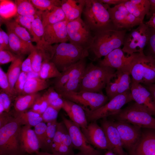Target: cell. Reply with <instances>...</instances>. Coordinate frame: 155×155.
Here are the masks:
<instances>
[{
  "label": "cell",
  "instance_id": "74e56055",
  "mask_svg": "<svg viewBox=\"0 0 155 155\" xmlns=\"http://www.w3.org/2000/svg\"><path fill=\"white\" fill-rule=\"evenodd\" d=\"M33 6L39 11H43L56 7L61 6V0H30Z\"/></svg>",
  "mask_w": 155,
  "mask_h": 155
},
{
  "label": "cell",
  "instance_id": "bcb514c9",
  "mask_svg": "<svg viewBox=\"0 0 155 155\" xmlns=\"http://www.w3.org/2000/svg\"><path fill=\"white\" fill-rule=\"evenodd\" d=\"M39 15L21 16L17 14L14 16V20L19 24L27 29L31 35V24L33 20Z\"/></svg>",
  "mask_w": 155,
  "mask_h": 155
},
{
  "label": "cell",
  "instance_id": "f35d334b",
  "mask_svg": "<svg viewBox=\"0 0 155 155\" xmlns=\"http://www.w3.org/2000/svg\"><path fill=\"white\" fill-rule=\"evenodd\" d=\"M120 72L116 71L114 76L113 77V81L112 78L107 83L105 87L106 96L109 100L118 95V82L119 79Z\"/></svg>",
  "mask_w": 155,
  "mask_h": 155
},
{
  "label": "cell",
  "instance_id": "11a10c76",
  "mask_svg": "<svg viewBox=\"0 0 155 155\" xmlns=\"http://www.w3.org/2000/svg\"><path fill=\"white\" fill-rule=\"evenodd\" d=\"M16 55L9 50H0V65L7 63L11 62L17 57Z\"/></svg>",
  "mask_w": 155,
  "mask_h": 155
},
{
  "label": "cell",
  "instance_id": "7bdbcfd3",
  "mask_svg": "<svg viewBox=\"0 0 155 155\" xmlns=\"http://www.w3.org/2000/svg\"><path fill=\"white\" fill-rule=\"evenodd\" d=\"M56 155H74L73 148L62 143H53L51 149Z\"/></svg>",
  "mask_w": 155,
  "mask_h": 155
},
{
  "label": "cell",
  "instance_id": "603a6c76",
  "mask_svg": "<svg viewBox=\"0 0 155 155\" xmlns=\"http://www.w3.org/2000/svg\"><path fill=\"white\" fill-rule=\"evenodd\" d=\"M31 127L24 125L21 127L20 141L24 152L30 154L39 152L40 146L38 140L34 130Z\"/></svg>",
  "mask_w": 155,
  "mask_h": 155
},
{
  "label": "cell",
  "instance_id": "d4e9b609",
  "mask_svg": "<svg viewBox=\"0 0 155 155\" xmlns=\"http://www.w3.org/2000/svg\"><path fill=\"white\" fill-rule=\"evenodd\" d=\"M9 37V50L17 55H30L35 48L32 43L25 42L13 33L7 31Z\"/></svg>",
  "mask_w": 155,
  "mask_h": 155
},
{
  "label": "cell",
  "instance_id": "ba28073f",
  "mask_svg": "<svg viewBox=\"0 0 155 155\" xmlns=\"http://www.w3.org/2000/svg\"><path fill=\"white\" fill-rule=\"evenodd\" d=\"M132 100L130 90L117 95L105 104L94 111H91L87 108L82 107L85 111L88 121L93 122L115 115L125 104Z\"/></svg>",
  "mask_w": 155,
  "mask_h": 155
},
{
  "label": "cell",
  "instance_id": "484cf974",
  "mask_svg": "<svg viewBox=\"0 0 155 155\" xmlns=\"http://www.w3.org/2000/svg\"><path fill=\"white\" fill-rule=\"evenodd\" d=\"M122 3L130 13L142 22L149 12V0H126Z\"/></svg>",
  "mask_w": 155,
  "mask_h": 155
},
{
  "label": "cell",
  "instance_id": "d590c367",
  "mask_svg": "<svg viewBox=\"0 0 155 155\" xmlns=\"http://www.w3.org/2000/svg\"><path fill=\"white\" fill-rule=\"evenodd\" d=\"M56 44L52 45L43 39L36 43V48L42 56L43 61H51L55 52Z\"/></svg>",
  "mask_w": 155,
  "mask_h": 155
},
{
  "label": "cell",
  "instance_id": "db71d44e",
  "mask_svg": "<svg viewBox=\"0 0 155 155\" xmlns=\"http://www.w3.org/2000/svg\"><path fill=\"white\" fill-rule=\"evenodd\" d=\"M15 99L1 90L0 91V104L5 109V112L8 113L10 109L12 102Z\"/></svg>",
  "mask_w": 155,
  "mask_h": 155
},
{
  "label": "cell",
  "instance_id": "b9f144b4",
  "mask_svg": "<svg viewBox=\"0 0 155 155\" xmlns=\"http://www.w3.org/2000/svg\"><path fill=\"white\" fill-rule=\"evenodd\" d=\"M70 66L61 72V75L55 78L53 82V87L58 92L61 90L68 81L69 77Z\"/></svg>",
  "mask_w": 155,
  "mask_h": 155
},
{
  "label": "cell",
  "instance_id": "d6a6232c",
  "mask_svg": "<svg viewBox=\"0 0 155 155\" xmlns=\"http://www.w3.org/2000/svg\"><path fill=\"white\" fill-rule=\"evenodd\" d=\"M51 106L59 111L62 108L64 99L54 89L53 87H49L42 96Z\"/></svg>",
  "mask_w": 155,
  "mask_h": 155
},
{
  "label": "cell",
  "instance_id": "5b68a950",
  "mask_svg": "<svg viewBox=\"0 0 155 155\" xmlns=\"http://www.w3.org/2000/svg\"><path fill=\"white\" fill-rule=\"evenodd\" d=\"M130 74L132 81L147 86L155 84V61L144 52L133 53Z\"/></svg>",
  "mask_w": 155,
  "mask_h": 155
},
{
  "label": "cell",
  "instance_id": "8fae6325",
  "mask_svg": "<svg viewBox=\"0 0 155 155\" xmlns=\"http://www.w3.org/2000/svg\"><path fill=\"white\" fill-rule=\"evenodd\" d=\"M66 28L70 43L89 50L93 36L90 28L81 18L67 22Z\"/></svg>",
  "mask_w": 155,
  "mask_h": 155
},
{
  "label": "cell",
  "instance_id": "94428289",
  "mask_svg": "<svg viewBox=\"0 0 155 155\" xmlns=\"http://www.w3.org/2000/svg\"><path fill=\"white\" fill-rule=\"evenodd\" d=\"M126 0H99L101 2L109 5H117L122 3Z\"/></svg>",
  "mask_w": 155,
  "mask_h": 155
},
{
  "label": "cell",
  "instance_id": "7c38bea8",
  "mask_svg": "<svg viewBox=\"0 0 155 155\" xmlns=\"http://www.w3.org/2000/svg\"><path fill=\"white\" fill-rule=\"evenodd\" d=\"M62 118L69 134L73 148L84 155H100V151L94 148L87 140L80 127L64 116Z\"/></svg>",
  "mask_w": 155,
  "mask_h": 155
},
{
  "label": "cell",
  "instance_id": "60d3db41",
  "mask_svg": "<svg viewBox=\"0 0 155 155\" xmlns=\"http://www.w3.org/2000/svg\"><path fill=\"white\" fill-rule=\"evenodd\" d=\"M57 120L47 123L44 148L51 149L57 129Z\"/></svg>",
  "mask_w": 155,
  "mask_h": 155
},
{
  "label": "cell",
  "instance_id": "f5cc1de1",
  "mask_svg": "<svg viewBox=\"0 0 155 155\" xmlns=\"http://www.w3.org/2000/svg\"><path fill=\"white\" fill-rule=\"evenodd\" d=\"M59 111L51 106H48L42 115L43 121L48 123L57 120Z\"/></svg>",
  "mask_w": 155,
  "mask_h": 155
},
{
  "label": "cell",
  "instance_id": "4dcf8cb0",
  "mask_svg": "<svg viewBox=\"0 0 155 155\" xmlns=\"http://www.w3.org/2000/svg\"><path fill=\"white\" fill-rule=\"evenodd\" d=\"M7 31L15 34L23 41L32 43V38L30 34L24 27H22L14 20H4L3 21Z\"/></svg>",
  "mask_w": 155,
  "mask_h": 155
},
{
  "label": "cell",
  "instance_id": "3957f363",
  "mask_svg": "<svg viewBox=\"0 0 155 155\" xmlns=\"http://www.w3.org/2000/svg\"><path fill=\"white\" fill-rule=\"evenodd\" d=\"M127 30L108 29L94 32L90 50L95 59L104 57L113 50L123 45Z\"/></svg>",
  "mask_w": 155,
  "mask_h": 155
},
{
  "label": "cell",
  "instance_id": "c3c4849f",
  "mask_svg": "<svg viewBox=\"0 0 155 155\" xmlns=\"http://www.w3.org/2000/svg\"><path fill=\"white\" fill-rule=\"evenodd\" d=\"M31 61L33 71L38 73L41 67L43 61L42 55L36 48L31 53Z\"/></svg>",
  "mask_w": 155,
  "mask_h": 155
},
{
  "label": "cell",
  "instance_id": "277c9868",
  "mask_svg": "<svg viewBox=\"0 0 155 155\" xmlns=\"http://www.w3.org/2000/svg\"><path fill=\"white\" fill-rule=\"evenodd\" d=\"M22 125L16 117L0 127V155H23L20 141Z\"/></svg>",
  "mask_w": 155,
  "mask_h": 155
},
{
  "label": "cell",
  "instance_id": "52a82bcc",
  "mask_svg": "<svg viewBox=\"0 0 155 155\" xmlns=\"http://www.w3.org/2000/svg\"><path fill=\"white\" fill-rule=\"evenodd\" d=\"M89 55V50L70 42L56 44L51 61L60 72Z\"/></svg>",
  "mask_w": 155,
  "mask_h": 155
},
{
  "label": "cell",
  "instance_id": "6da1fadb",
  "mask_svg": "<svg viewBox=\"0 0 155 155\" xmlns=\"http://www.w3.org/2000/svg\"><path fill=\"white\" fill-rule=\"evenodd\" d=\"M109 7L99 0H86L82 13L84 22L91 31L95 32L106 30H117L111 18Z\"/></svg>",
  "mask_w": 155,
  "mask_h": 155
},
{
  "label": "cell",
  "instance_id": "681fc988",
  "mask_svg": "<svg viewBox=\"0 0 155 155\" xmlns=\"http://www.w3.org/2000/svg\"><path fill=\"white\" fill-rule=\"evenodd\" d=\"M48 106L47 102L42 96H40L35 100L30 110L42 115Z\"/></svg>",
  "mask_w": 155,
  "mask_h": 155
},
{
  "label": "cell",
  "instance_id": "be15d7a7",
  "mask_svg": "<svg viewBox=\"0 0 155 155\" xmlns=\"http://www.w3.org/2000/svg\"><path fill=\"white\" fill-rule=\"evenodd\" d=\"M147 88L151 93L155 103V84L147 86Z\"/></svg>",
  "mask_w": 155,
  "mask_h": 155
},
{
  "label": "cell",
  "instance_id": "9a60e30c",
  "mask_svg": "<svg viewBox=\"0 0 155 155\" xmlns=\"http://www.w3.org/2000/svg\"><path fill=\"white\" fill-rule=\"evenodd\" d=\"M113 122L120 134L123 148L129 151L140 139L142 128L124 121L117 120Z\"/></svg>",
  "mask_w": 155,
  "mask_h": 155
},
{
  "label": "cell",
  "instance_id": "7a4b0ae2",
  "mask_svg": "<svg viewBox=\"0 0 155 155\" xmlns=\"http://www.w3.org/2000/svg\"><path fill=\"white\" fill-rule=\"evenodd\" d=\"M115 70L110 67L90 63L86 66L78 91L102 92L115 75Z\"/></svg>",
  "mask_w": 155,
  "mask_h": 155
},
{
  "label": "cell",
  "instance_id": "83f0119b",
  "mask_svg": "<svg viewBox=\"0 0 155 155\" xmlns=\"http://www.w3.org/2000/svg\"><path fill=\"white\" fill-rule=\"evenodd\" d=\"M40 95L36 93L18 96L14 100V108L16 113L23 112L31 108L36 99Z\"/></svg>",
  "mask_w": 155,
  "mask_h": 155
},
{
  "label": "cell",
  "instance_id": "8d00e7d4",
  "mask_svg": "<svg viewBox=\"0 0 155 155\" xmlns=\"http://www.w3.org/2000/svg\"><path fill=\"white\" fill-rule=\"evenodd\" d=\"M44 27L41 18H36L31 24V34L32 36V42L37 43L43 39Z\"/></svg>",
  "mask_w": 155,
  "mask_h": 155
},
{
  "label": "cell",
  "instance_id": "e0dca14e",
  "mask_svg": "<svg viewBox=\"0 0 155 155\" xmlns=\"http://www.w3.org/2000/svg\"><path fill=\"white\" fill-rule=\"evenodd\" d=\"M81 129L87 140L92 146L101 149L111 150L103 129L96 121L91 122L86 127Z\"/></svg>",
  "mask_w": 155,
  "mask_h": 155
},
{
  "label": "cell",
  "instance_id": "d6986e66",
  "mask_svg": "<svg viewBox=\"0 0 155 155\" xmlns=\"http://www.w3.org/2000/svg\"><path fill=\"white\" fill-rule=\"evenodd\" d=\"M103 119L101 122L111 150L118 155H127L123 150L121 139L113 121Z\"/></svg>",
  "mask_w": 155,
  "mask_h": 155
},
{
  "label": "cell",
  "instance_id": "ac0fdd59",
  "mask_svg": "<svg viewBox=\"0 0 155 155\" xmlns=\"http://www.w3.org/2000/svg\"><path fill=\"white\" fill-rule=\"evenodd\" d=\"M130 90L133 100L145 107L153 116H155V103L148 88L142 84L131 80Z\"/></svg>",
  "mask_w": 155,
  "mask_h": 155
},
{
  "label": "cell",
  "instance_id": "ab89813d",
  "mask_svg": "<svg viewBox=\"0 0 155 155\" xmlns=\"http://www.w3.org/2000/svg\"><path fill=\"white\" fill-rule=\"evenodd\" d=\"M119 76L118 82V95L122 94L130 90L131 81L130 73L119 71Z\"/></svg>",
  "mask_w": 155,
  "mask_h": 155
},
{
  "label": "cell",
  "instance_id": "7402d4cb",
  "mask_svg": "<svg viewBox=\"0 0 155 155\" xmlns=\"http://www.w3.org/2000/svg\"><path fill=\"white\" fill-rule=\"evenodd\" d=\"M62 108L66 112L70 120L81 128L86 127L88 120L84 110L80 105L64 99Z\"/></svg>",
  "mask_w": 155,
  "mask_h": 155
},
{
  "label": "cell",
  "instance_id": "30bf717a",
  "mask_svg": "<svg viewBox=\"0 0 155 155\" xmlns=\"http://www.w3.org/2000/svg\"><path fill=\"white\" fill-rule=\"evenodd\" d=\"M149 28L143 22L135 29L126 33L124 38L122 50L127 56L144 52L149 36Z\"/></svg>",
  "mask_w": 155,
  "mask_h": 155
},
{
  "label": "cell",
  "instance_id": "6125c7cd",
  "mask_svg": "<svg viewBox=\"0 0 155 155\" xmlns=\"http://www.w3.org/2000/svg\"><path fill=\"white\" fill-rule=\"evenodd\" d=\"M145 23L148 27L155 29V14Z\"/></svg>",
  "mask_w": 155,
  "mask_h": 155
},
{
  "label": "cell",
  "instance_id": "4316f807",
  "mask_svg": "<svg viewBox=\"0 0 155 155\" xmlns=\"http://www.w3.org/2000/svg\"><path fill=\"white\" fill-rule=\"evenodd\" d=\"M41 18L44 27L48 25L66 20L65 16L61 6L56 7L42 11Z\"/></svg>",
  "mask_w": 155,
  "mask_h": 155
},
{
  "label": "cell",
  "instance_id": "03108f58",
  "mask_svg": "<svg viewBox=\"0 0 155 155\" xmlns=\"http://www.w3.org/2000/svg\"><path fill=\"white\" fill-rule=\"evenodd\" d=\"M104 155H118L111 150H107Z\"/></svg>",
  "mask_w": 155,
  "mask_h": 155
},
{
  "label": "cell",
  "instance_id": "ffe728a7",
  "mask_svg": "<svg viewBox=\"0 0 155 155\" xmlns=\"http://www.w3.org/2000/svg\"><path fill=\"white\" fill-rule=\"evenodd\" d=\"M67 22L65 20L45 26L43 37L44 40L51 45L68 41L66 28Z\"/></svg>",
  "mask_w": 155,
  "mask_h": 155
},
{
  "label": "cell",
  "instance_id": "f6af8a7d",
  "mask_svg": "<svg viewBox=\"0 0 155 155\" xmlns=\"http://www.w3.org/2000/svg\"><path fill=\"white\" fill-rule=\"evenodd\" d=\"M0 90L8 94L14 99L17 96L12 91L7 73L0 67Z\"/></svg>",
  "mask_w": 155,
  "mask_h": 155
},
{
  "label": "cell",
  "instance_id": "e7e4bbea",
  "mask_svg": "<svg viewBox=\"0 0 155 155\" xmlns=\"http://www.w3.org/2000/svg\"><path fill=\"white\" fill-rule=\"evenodd\" d=\"M36 155H56L53 154H50L46 152H38L36 153Z\"/></svg>",
  "mask_w": 155,
  "mask_h": 155
},
{
  "label": "cell",
  "instance_id": "e575fe53",
  "mask_svg": "<svg viewBox=\"0 0 155 155\" xmlns=\"http://www.w3.org/2000/svg\"><path fill=\"white\" fill-rule=\"evenodd\" d=\"M61 74L55 64L51 61H43L40 69L38 73L40 78L42 79L56 78Z\"/></svg>",
  "mask_w": 155,
  "mask_h": 155
},
{
  "label": "cell",
  "instance_id": "836d02e7",
  "mask_svg": "<svg viewBox=\"0 0 155 155\" xmlns=\"http://www.w3.org/2000/svg\"><path fill=\"white\" fill-rule=\"evenodd\" d=\"M14 2L18 15L21 16L41 15L42 11H37L30 0H16L14 1Z\"/></svg>",
  "mask_w": 155,
  "mask_h": 155
},
{
  "label": "cell",
  "instance_id": "f907efd6",
  "mask_svg": "<svg viewBox=\"0 0 155 155\" xmlns=\"http://www.w3.org/2000/svg\"><path fill=\"white\" fill-rule=\"evenodd\" d=\"M68 133V131L63 122L57 123L53 143H62L64 138Z\"/></svg>",
  "mask_w": 155,
  "mask_h": 155
},
{
  "label": "cell",
  "instance_id": "cb8c5ba5",
  "mask_svg": "<svg viewBox=\"0 0 155 155\" xmlns=\"http://www.w3.org/2000/svg\"><path fill=\"white\" fill-rule=\"evenodd\" d=\"M86 0H62L61 8L69 22L80 18L85 6Z\"/></svg>",
  "mask_w": 155,
  "mask_h": 155
},
{
  "label": "cell",
  "instance_id": "680465c9",
  "mask_svg": "<svg viewBox=\"0 0 155 155\" xmlns=\"http://www.w3.org/2000/svg\"><path fill=\"white\" fill-rule=\"evenodd\" d=\"M8 113L4 112L0 114V127L9 122L12 118Z\"/></svg>",
  "mask_w": 155,
  "mask_h": 155
},
{
  "label": "cell",
  "instance_id": "8992f818",
  "mask_svg": "<svg viewBox=\"0 0 155 155\" xmlns=\"http://www.w3.org/2000/svg\"><path fill=\"white\" fill-rule=\"evenodd\" d=\"M153 116L146 108L135 102L112 116L117 121L126 122L142 128L155 130V118Z\"/></svg>",
  "mask_w": 155,
  "mask_h": 155
},
{
  "label": "cell",
  "instance_id": "003e7915",
  "mask_svg": "<svg viewBox=\"0 0 155 155\" xmlns=\"http://www.w3.org/2000/svg\"><path fill=\"white\" fill-rule=\"evenodd\" d=\"M74 155H84L83 154V153H81V152H80L78 153L75 155L74 154Z\"/></svg>",
  "mask_w": 155,
  "mask_h": 155
},
{
  "label": "cell",
  "instance_id": "1f68e13d",
  "mask_svg": "<svg viewBox=\"0 0 155 155\" xmlns=\"http://www.w3.org/2000/svg\"><path fill=\"white\" fill-rule=\"evenodd\" d=\"M15 117L18 119L22 125L30 127H35L38 123L43 122L41 115L31 111L17 113Z\"/></svg>",
  "mask_w": 155,
  "mask_h": 155
},
{
  "label": "cell",
  "instance_id": "f546056e",
  "mask_svg": "<svg viewBox=\"0 0 155 155\" xmlns=\"http://www.w3.org/2000/svg\"><path fill=\"white\" fill-rule=\"evenodd\" d=\"M50 84L47 80L42 79L39 77L28 79L22 94L37 93L39 91L49 88Z\"/></svg>",
  "mask_w": 155,
  "mask_h": 155
},
{
  "label": "cell",
  "instance_id": "6f0895ef",
  "mask_svg": "<svg viewBox=\"0 0 155 155\" xmlns=\"http://www.w3.org/2000/svg\"><path fill=\"white\" fill-rule=\"evenodd\" d=\"M31 53L23 61L21 66V71L28 73L33 71L31 61Z\"/></svg>",
  "mask_w": 155,
  "mask_h": 155
},
{
  "label": "cell",
  "instance_id": "4fadbf2b",
  "mask_svg": "<svg viewBox=\"0 0 155 155\" xmlns=\"http://www.w3.org/2000/svg\"><path fill=\"white\" fill-rule=\"evenodd\" d=\"M112 22L117 30H128L142 21L130 13L122 3L108 9Z\"/></svg>",
  "mask_w": 155,
  "mask_h": 155
},
{
  "label": "cell",
  "instance_id": "91938a15",
  "mask_svg": "<svg viewBox=\"0 0 155 155\" xmlns=\"http://www.w3.org/2000/svg\"><path fill=\"white\" fill-rule=\"evenodd\" d=\"M150 7L149 12L146 16V18L150 19L155 14V0H149Z\"/></svg>",
  "mask_w": 155,
  "mask_h": 155
},
{
  "label": "cell",
  "instance_id": "2e32d148",
  "mask_svg": "<svg viewBox=\"0 0 155 155\" xmlns=\"http://www.w3.org/2000/svg\"><path fill=\"white\" fill-rule=\"evenodd\" d=\"M128 152L129 155H155V130L143 128L139 140Z\"/></svg>",
  "mask_w": 155,
  "mask_h": 155
},
{
  "label": "cell",
  "instance_id": "f1b7e54d",
  "mask_svg": "<svg viewBox=\"0 0 155 155\" xmlns=\"http://www.w3.org/2000/svg\"><path fill=\"white\" fill-rule=\"evenodd\" d=\"M24 58V56L18 55L16 59L11 62L6 73L11 90L17 96L18 95L15 90L14 86L21 72L22 65Z\"/></svg>",
  "mask_w": 155,
  "mask_h": 155
},
{
  "label": "cell",
  "instance_id": "44dd1931",
  "mask_svg": "<svg viewBox=\"0 0 155 155\" xmlns=\"http://www.w3.org/2000/svg\"><path fill=\"white\" fill-rule=\"evenodd\" d=\"M84 58L70 66L69 80L62 89L57 92H78L87 65Z\"/></svg>",
  "mask_w": 155,
  "mask_h": 155
},
{
  "label": "cell",
  "instance_id": "9c48e42d",
  "mask_svg": "<svg viewBox=\"0 0 155 155\" xmlns=\"http://www.w3.org/2000/svg\"><path fill=\"white\" fill-rule=\"evenodd\" d=\"M64 99L76 103L82 107L94 111L101 107L109 99L102 92H65L59 93Z\"/></svg>",
  "mask_w": 155,
  "mask_h": 155
},
{
  "label": "cell",
  "instance_id": "9f6ffc18",
  "mask_svg": "<svg viewBox=\"0 0 155 155\" xmlns=\"http://www.w3.org/2000/svg\"><path fill=\"white\" fill-rule=\"evenodd\" d=\"M9 50V37L7 33L0 28V50Z\"/></svg>",
  "mask_w": 155,
  "mask_h": 155
},
{
  "label": "cell",
  "instance_id": "5bb4252c",
  "mask_svg": "<svg viewBox=\"0 0 155 155\" xmlns=\"http://www.w3.org/2000/svg\"><path fill=\"white\" fill-rule=\"evenodd\" d=\"M124 53L121 48L116 49L99 61L98 65L110 67L117 71L130 73L131 63L133 54L126 56Z\"/></svg>",
  "mask_w": 155,
  "mask_h": 155
},
{
  "label": "cell",
  "instance_id": "7dc6e473",
  "mask_svg": "<svg viewBox=\"0 0 155 155\" xmlns=\"http://www.w3.org/2000/svg\"><path fill=\"white\" fill-rule=\"evenodd\" d=\"M47 125L42 122L34 127V131L38 140L40 148H44Z\"/></svg>",
  "mask_w": 155,
  "mask_h": 155
},
{
  "label": "cell",
  "instance_id": "816d5d0a",
  "mask_svg": "<svg viewBox=\"0 0 155 155\" xmlns=\"http://www.w3.org/2000/svg\"><path fill=\"white\" fill-rule=\"evenodd\" d=\"M27 79V73L21 71L14 86L15 90L18 96L22 94Z\"/></svg>",
  "mask_w": 155,
  "mask_h": 155
},
{
  "label": "cell",
  "instance_id": "ee69618b",
  "mask_svg": "<svg viewBox=\"0 0 155 155\" xmlns=\"http://www.w3.org/2000/svg\"><path fill=\"white\" fill-rule=\"evenodd\" d=\"M149 28V36L146 47V52L144 53L152 57L155 61V29Z\"/></svg>",
  "mask_w": 155,
  "mask_h": 155
}]
</instances>
